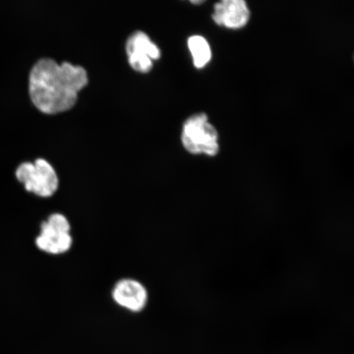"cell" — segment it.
Instances as JSON below:
<instances>
[{
	"label": "cell",
	"mask_w": 354,
	"mask_h": 354,
	"mask_svg": "<svg viewBox=\"0 0 354 354\" xmlns=\"http://www.w3.org/2000/svg\"><path fill=\"white\" fill-rule=\"evenodd\" d=\"M85 69L54 59L39 60L30 71L29 93L33 104L42 113L55 114L72 109L78 92L87 85Z\"/></svg>",
	"instance_id": "cell-1"
},
{
	"label": "cell",
	"mask_w": 354,
	"mask_h": 354,
	"mask_svg": "<svg viewBox=\"0 0 354 354\" xmlns=\"http://www.w3.org/2000/svg\"><path fill=\"white\" fill-rule=\"evenodd\" d=\"M181 140L190 153L215 156L219 151L218 131L205 113L194 115L185 121Z\"/></svg>",
	"instance_id": "cell-2"
},
{
	"label": "cell",
	"mask_w": 354,
	"mask_h": 354,
	"mask_svg": "<svg viewBox=\"0 0 354 354\" xmlns=\"http://www.w3.org/2000/svg\"><path fill=\"white\" fill-rule=\"evenodd\" d=\"M16 177L26 192L39 197H51L59 188V177L54 167L42 158L37 159L34 163H21L16 170Z\"/></svg>",
	"instance_id": "cell-3"
},
{
	"label": "cell",
	"mask_w": 354,
	"mask_h": 354,
	"mask_svg": "<svg viewBox=\"0 0 354 354\" xmlns=\"http://www.w3.org/2000/svg\"><path fill=\"white\" fill-rule=\"evenodd\" d=\"M129 63L137 72L148 73L152 69L153 59L160 57V50L142 32L133 33L127 42Z\"/></svg>",
	"instance_id": "cell-4"
},
{
	"label": "cell",
	"mask_w": 354,
	"mask_h": 354,
	"mask_svg": "<svg viewBox=\"0 0 354 354\" xmlns=\"http://www.w3.org/2000/svg\"><path fill=\"white\" fill-rule=\"evenodd\" d=\"M114 302L132 313H139L148 303V292L144 285L133 279L117 282L112 292Z\"/></svg>",
	"instance_id": "cell-5"
},
{
	"label": "cell",
	"mask_w": 354,
	"mask_h": 354,
	"mask_svg": "<svg viewBox=\"0 0 354 354\" xmlns=\"http://www.w3.org/2000/svg\"><path fill=\"white\" fill-rule=\"evenodd\" d=\"M250 12L243 0H223L216 3L212 19L216 24L230 29H240L249 21Z\"/></svg>",
	"instance_id": "cell-6"
},
{
	"label": "cell",
	"mask_w": 354,
	"mask_h": 354,
	"mask_svg": "<svg viewBox=\"0 0 354 354\" xmlns=\"http://www.w3.org/2000/svg\"><path fill=\"white\" fill-rule=\"evenodd\" d=\"M71 232L57 231L48 225L46 221L41 225V233L35 239V245L44 253L59 255L66 253L73 246Z\"/></svg>",
	"instance_id": "cell-7"
},
{
	"label": "cell",
	"mask_w": 354,
	"mask_h": 354,
	"mask_svg": "<svg viewBox=\"0 0 354 354\" xmlns=\"http://www.w3.org/2000/svg\"><path fill=\"white\" fill-rule=\"evenodd\" d=\"M188 46L197 68L205 66L211 60L212 52L209 43L201 35H194L188 39Z\"/></svg>",
	"instance_id": "cell-8"
},
{
	"label": "cell",
	"mask_w": 354,
	"mask_h": 354,
	"mask_svg": "<svg viewBox=\"0 0 354 354\" xmlns=\"http://www.w3.org/2000/svg\"><path fill=\"white\" fill-rule=\"evenodd\" d=\"M192 3L194 4H198V3H201L203 2L202 1H192Z\"/></svg>",
	"instance_id": "cell-9"
}]
</instances>
